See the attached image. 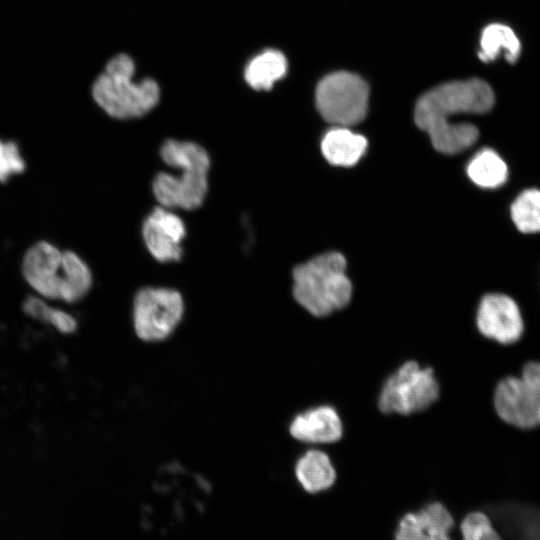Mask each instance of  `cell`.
<instances>
[{"instance_id": "d6986e66", "label": "cell", "mask_w": 540, "mask_h": 540, "mask_svg": "<svg viewBox=\"0 0 540 540\" xmlns=\"http://www.w3.org/2000/svg\"><path fill=\"white\" fill-rule=\"evenodd\" d=\"M510 212L520 232H540V190L531 188L520 192L512 202Z\"/></svg>"}, {"instance_id": "4fadbf2b", "label": "cell", "mask_w": 540, "mask_h": 540, "mask_svg": "<svg viewBox=\"0 0 540 540\" xmlns=\"http://www.w3.org/2000/svg\"><path fill=\"white\" fill-rule=\"evenodd\" d=\"M367 148V140L347 127L336 126L329 130L321 142L322 153L333 165L352 166L359 161Z\"/></svg>"}, {"instance_id": "52a82bcc", "label": "cell", "mask_w": 540, "mask_h": 540, "mask_svg": "<svg viewBox=\"0 0 540 540\" xmlns=\"http://www.w3.org/2000/svg\"><path fill=\"white\" fill-rule=\"evenodd\" d=\"M439 396L433 370L405 362L384 383L378 407L383 413L411 414L428 408Z\"/></svg>"}, {"instance_id": "44dd1931", "label": "cell", "mask_w": 540, "mask_h": 540, "mask_svg": "<svg viewBox=\"0 0 540 540\" xmlns=\"http://www.w3.org/2000/svg\"><path fill=\"white\" fill-rule=\"evenodd\" d=\"M462 540H503L490 517L482 511L467 513L460 523Z\"/></svg>"}, {"instance_id": "7a4b0ae2", "label": "cell", "mask_w": 540, "mask_h": 540, "mask_svg": "<svg viewBox=\"0 0 540 540\" xmlns=\"http://www.w3.org/2000/svg\"><path fill=\"white\" fill-rule=\"evenodd\" d=\"M22 275L38 295L48 301L75 304L85 298L93 283L87 263L75 252L39 241L27 250Z\"/></svg>"}, {"instance_id": "8fae6325", "label": "cell", "mask_w": 540, "mask_h": 540, "mask_svg": "<svg viewBox=\"0 0 540 540\" xmlns=\"http://www.w3.org/2000/svg\"><path fill=\"white\" fill-rule=\"evenodd\" d=\"M186 229L182 219L171 209L159 206L144 220L142 235L150 254L159 262L178 261Z\"/></svg>"}, {"instance_id": "5bb4252c", "label": "cell", "mask_w": 540, "mask_h": 540, "mask_svg": "<svg viewBox=\"0 0 540 540\" xmlns=\"http://www.w3.org/2000/svg\"><path fill=\"white\" fill-rule=\"evenodd\" d=\"M295 474L302 488L318 493L330 488L336 480V471L329 456L323 451H306L296 462Z\"/></svg>"}, {"instance_id": "ac0fdd59", "label": "cell", "mask_w": 540, "mask_h": 540, "mask_svg": "<svg viewBox=\"0 0 540 540\" xmlns=\"http://www.w3.org/2000/svg\"><path fill=\"white\" fill-rule=\"evenodd\" d=\"M480 46L478 57L483 62L493 61L501 51H505L506 60L515 63L521 53V43L514 31L498 23L488 25L483 30Z\"/></svg>"}, {"instance_id": "9a60e30c", "label": "cell", "mask_w": 540, "mask_h": 540, "mask_svg": "<svg viewBox=\"0 0 540 540\" xmlns=\"http://www.w3.org/2000/svg\"><path fill=\"white\" fill-rule=\"evenodd\" d=\"M287 72V60L278 50L267 49L253 57L244 71L246 83L254 90H270Z\"/></svg>"}, {"instance_id": "ba28073f", "label": "cell", "mask_w": 540, "mask_h": 540, "mask_svg": "<svg viewBox=\"0 0 540 540\" xmlns=\"http://www.w3.org/2000/svg\"><path fill=\"white\" fill-rule=\"evenodd\" d=\"M315 98L317 109L327 122L348 127L364 119L369 88L358 75L340 71L327 75L318 83Z\"/></svg>"}, {"instance_id": "277c9868", "label": "cell", "mask_w": 540, "mask_h": 540, "mask_svg": "<svg viewBox=\"0 0 540 540\" xmlns=\"http://www.w3.org/2000/svg\"><path fill=\"white\" fill-rule=\"evenodd\" d=\"M292 291L295 300L317 317L344 308L352 295L345 258L328 252L298 265L293 271Z\"/></svg>"}, {"instance_id": "5b68a950", "label": "cell", "mask_w": 540, "mask_h": 540, "mask_svg": "<svg viewBox=\"0 0 540 540\" xmlns=\"http://www.w3.org/2000/svg\"><path fill=\"white\" fill-rule=\"evenodd\" d=\"M134 62L119 54L112 58L104 72L95 80L92 96L110 117L130 119L145 115L159 102L160 89L150 78L133 81Z\"/></svg>"}, {"instance_id": "7c38bea8", "label": "cell", "mask_w": 540, "mask_h": 540, "mask_svg": "<svg viewBox=\"0 0 540 540\" xmlns=\"http://www.w3.org/2000/svg\"><path fill=\"white\" fill-rule=\"evenodd\" d=\"M289 432L301 442L327 444L341 438L343 427L336 410L325 405L296 415L290 423Z\"/></svg>"}, {"instance_id": "6da1fadb", "label": "cell", "mask_w": 540, "mask_h": 540, "mask_svg": "<svg viewBox=\"0 0 540 540\" xmlns=\"http://www.w3.org/2000/svg\"><path fill=\"white\" fill-rule=\"evenodd\" d=\"M492 88L483 80L469 79L442 84L419 98L414 119L436 150L455 154L471 147L478 129L470 123H452L458 114H481L494 105Z\"/></svg>"}, {"instance_id": "7402d4cb", "label": "cell", "mask_w": 540, "mask_h": 540, "mask_svg": "<svg viewBox=\"0 0 540 540\" xmlns=\"http://www.w3.org/2000/svg\"><path fill=\"white\" fill-rule=\"evenodd\" d=\"M25 167L17 143L0 139V182L5 183L10 177L21 174Z\"/></svg>"}, {"instance_id": "e0dca14e", "label": "cell", "mask_w": 540, "mask_h": 540, "mask_svg": "<svg viewBox=\"0 0 540 540\" xmlns=\"http://www.w3.org/2000/svg\"><path fill=\"white\" fill-rule=\"evenodd\" d=\"M471 181L481 188L495 189L508 178V167L502 157L490 148L478 151L467 165Z\"/></svg>"}, {"instance_id": "3957f363", "label": "cell", "mask_w": 540, "mask_h": 540, "mask_svg": "<svg viewBox=\"0 0 540 540\" xmlns=\"http://www.w3.org/2000/svg\"><path fill=\"white\" fill-rule=\"evenodd\" d=\"M163 162L178 174L158 173L152 183L160 206L193 210L202 205L208 191L210 158L207 151L192 141L169 139L160 149Z\"/></svg>"}, {"instance_id": "603a6c76", "label": "cell", "mask_w": 540, "mask_h": 540, "mask_svg": "<svg viewBox=\"0 0 540 540\" xmlns=\"http://www.w3.org/2000/svg\"><path fill=\"white\" fill-rule=\"evenodd\" d=\"M395 540H426L417 512L405 513L398 522Z\"/></svg>"}, {"instance_id": "9c48e42d", "label": "cell", "mask_w": 540, "mask_h": 540, "mask_svg": "<svg viewBox=\"0 0 540 540\" xmlns=\"http://www.w3.org/2000/svg\"><path fill=\"white\" fill-rule=\"evenodd\" d=\"M184 314L182 295L166 287H144L133 301L132 322L138 338L158 342L168 338Z\"/></svg>"}, {"instance_id": "ffe728a7", "label": "cell", "mask_w": 540, "mask_h": 540, "mask_svg": "<svg viewBox=\"0 0 540 540\" xmlns=\"http://www.w3.org/2000/svg\"><path fill=\"white\" fill-rule=\"evenodd\" d=\"M416 512L426 540H452L454 519L442 503L431 502Z\"/></svg>"}, {"instance_id": "8992f818", "label": "cell", "mask_w": 540, "mask_h": 540, "mask_svg": "<svg viewBox=\"0 0 540 540\" xmlns=\"http://www.w3.org/2000/svg\"><path fill=\"white\" fill-rule=\"evenodd\" d=\"M496 416L519 430L540 427V361L525 362L517 374L503 376L493 392Z\"/></svg>"}, {"instance_id": "2e32d148", "label": "cell", "mask_w": 540, "mask_h": 540, "mask_svg": "<svg viewBox=\"0 0 540 540\" xmlns=\"http://www.w3.org/2000/svg\"><path fill=\"white\" fill-rule=\"evenodd\" d=\"M49 302L38 295H30L24 300L22 309L24 314L32 320L62 335L74 334L79 327L77 318L64 308L51 305Z\"/></svg>"}, {"instance_id": "30bf717a", "label": "cell", "mask_w": 540, "mask_h": 540, "mask_svg": "<svg viewBox=\"0 0 540 540\" xmlns=\"http://www.w3.org/2000/svg\"><path fill=\"white\" fill-rule=\"evenodd\" d=\"M479 333L502 346L519 342L525 332V319L517 301L504 293L485 294L476 311Z\"/></svg>"}]
</instances>
